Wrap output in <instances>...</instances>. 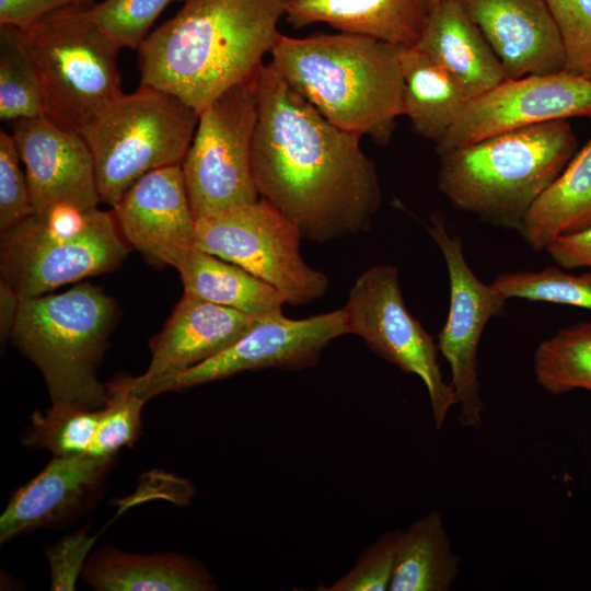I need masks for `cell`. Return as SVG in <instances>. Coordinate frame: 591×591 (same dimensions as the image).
<instances>
[{
  "mask_svg": "<svg viewBox=\"0 0 591 591\" xmlns=\"http://www.w3.org/2000/svg\"><path fill=\"white\" fill-rule=\"evenodd\" d=\"M253 174L259 197L317 243L368 231L382 202L361 136L325 118L273 66L256 73Z\"/></svg>",
  "mask_w": 591,
  "mask_h": 591,
  "instance_id": "cell-1",
  "label": "cell"
},
{
  "mask_svg": "<svg viewBox=\"0 0 591 591\" xmlns=\"http://www.w3.org/2000/svg\"><path fill=\"white\" fill-rule=\"evenodd\" d=\"M285 12L286 0H184L138 49L141 84L200 113L257 73Z\"/></svg>",
  "mask_w": 591,
  "mask_h": 591,
  "instance_id": "cell-2",
  "label": "cell"
},
{
  "mask_svg": "<svg viewBox=\"0 0 591 591\" xmlns=\"http://www.w3.org/2000/svg\"><path fill=\"white\" fill-rule=\"evenodd\" d=\"M273 66L337 127L385 144L403 115L404 81L397 46L338 33L280 34Z\"/></svg>",
  "mask_w": 591,
  "mask_h": 591,
  "instance_id": "cell-3",
  "label": "cell"
},
{
  "mask_svg": "<svg viewBox=\"0 0 591 591\" xmlns=\"http://www.w3.org/2000/svg\"><path fill=\"white\" fill-rule=\"evenodd\" d=\"M577 147L568 120L501 132L441 154L438 188L455 208L519 231Z\"/></svg>",
  "mask_w": 591,
  "mask_h": 591,
  "instance_id": "cell-4",
  "label": "cell"
},
{
  "mask_svg": "<svg viewBox=\"0 0 591 591\" xmlns=\"http://www.w3.org/2000/svg\"><path fill=\"white\" fill-rule=\"evenodd\" d=\"M118 318V304L83 282L57 294L20 298L10 338L42 372L51 404L100 409L107 387L97 369Z\"/></svg>",
  "mask_w": 591,
  "mask_h": 591,
  "instance_id": "cell-5",
  "label": "cell"
},
{
  "mask_svg": "<svg viewBox=\"0 0 591 591\" xmlns=\"http://www.w3.org/2000/svg\"><path fill=\"white\" fill-rule=\"evenodd\" d=\"M91 4L19 27L39 74L45 115L79 134L125 94L117 65L121 47L95 24Z\"/></svg>",
  "mask_w": 591,
  "mask_h": 591,
  "instance_id": "cell-6",
  "label": "cell"
},
{
  "mask_svg": "<svg viewBox=\"0 0 591 591\" xmlns=\"http://www.w3.org/2000/svg\"><path fill=\"white\" fill-rule=\"evenodd\" d=\"M113 211L56 205L1 233L0 268L19 298L117 269L128 255Z\"/></svg>",
  "mask_w": 591,
  "mask_h": 591,
  "instance_id": "cell-7",
  "label": "cell"
},
{
  "mask_svg": "<svg viewBox=\"0 0 591 591\" xmlns=\"http://www.w3.org/2000/svg\"><path fill=\"white\" fill-rule=\"evenodd\" d=\"M199 113L179 97L140 84L81 132L92 153L100 200L112 208L147 173L182 164Z\"/></svg>",
  "mask_w": 591,
  "mask_h": 591,
  "instance_id": "cell-8",
  "label": "cell"
},
{
  "mask_svg": "<svg viewBox=\"0 0 591 591\" xmlns=\"http://www.w3.org/2000/svg\"><path fill=\"white\" fill-rule=\"evenodd\" d=\"M257 118L256 74L199 113L182 162L196 220L260 198L252 164Z\"/></svg>",
  "mask_w": 591,
  "mask_h": 591,
  "instance_id": "cell-9",
  "label": "cell"
},
{
  "mask_svg": "<svg viewBox=\"0 0 591 591\" xmlns=\"http://www.w3.org/2000/svg\"><path fill=\"white\" fill-rule=\"evenodd\" d=\"M299 228L264 199L196 220V246L274 287L286 303L321 299L327 276L303 259Z\"/></svg>",
  "mask_w": 591,
  "mask_h": 591,
  "instance_id": "cell-10",
  "label": "cell"
},
{
  "mask_svg": "<svg viewBox=\"0 0 591 591\" xmlns=\"http://www.w3.org/2000/svg\"><path fill=\"white\" fill-rule=\"evenodd\" d=\"M349 334L362 338L384 360L424 382L437 429L443 426L450 408L457 404L439 363L433 337L407 309L397 268L381 264L364 270L354 282L343 308Z\"/></svg>",
  "mask_w": 591,
  "mask_h": 591,
  "instance_id": "cell-11",
  "label": "cell"
},
{
  "mask_svg": "<svg viewBox=\"0 0 591 591\" xmlns=\"http://www.w3.org/2000/svg\"><path fill=\"white\" fill-rule=\"evenodd\" d=\"M427 229L443 255L450 281L449 313L437 345L450 366V384L460 407L459 420L465 427L476 428L484 412L477 349L486 324L503 311L508 299L474 274L461 240L449 233L443 218L432 216Z\"/></svg>",
  "mask_w": 591,
  "mask_h": 591,
  "instance_id": "cell-12",
  "label": "cell"
},
{
  "mask_svg": "<svg viewBox=\"0 0 591 591\" xmlns=\"http://www.w3.org/2000/svg\"><path fill=\"white\" fill-rule=\"evenodd\" d=\"M571 117H591V79L559 71L506 79L467 102L445 135L439 155L488 137Z\"/></svg>",
  "mask_w": 591,
  "mask_h": 591,
  "instance_id": "cell-13",
  "label": "cell"
},
{
  "mask_svg": "<svg viewBox=\"0 0 591 591\" xmlns=\"http://www.w3.org/2000/svg\"><path fill=\"white\" fill-rule=\"evenodd\" d=\"M345 334L349 332L344 309L300 320L289 318L282 313L255 318L248 332L231 347L161 383L153 389L150 398L243 371L313 367L325 347Z\"/></svg>",
  "mask_w": 591,
  "mask_h": 591,
  "instance_id": "cell-14",
  "label": "cell"
},
{
  "mask_svg": "<svg viewBox=\"0 0 591 591\" xmlns=\"http://www.w3.org/2000/svg\"><path fill=\"white\" fill-rule=\"evenodd\" d=\"M112 211L126 243L154 265L177 268L196 247V218L182 164L143 175Z\"/></svg>",
  "mask_w": 591,
  "mask_h": 591,
  "instance_id": "cell-15",
  "label": "cell"
},
{
  "mask_svg": "<svg viewBox=\"0 0 591 591\" xmlns=\"http://www.w3.org/2000/svg\"><path fill=\"white\" fill-rule=\"evenodd\" d=\"M25 166L35 211L56 205L85 210L100 200L94 162L81 134L57 125L45 114L10 121Z\"/></svg>",
  "mask_w": 591,
  "mask_h": 591,
  "instance_id": "cell-16",
  "label": "cell"
},
{
  "mask_svg": "<svg viewBox=\"0 0 591 591\" xmlns=\"http://www.w3.org/2000/svg\"><path fill=\"white\" fill-rule=\"evenodd\" d=\"M255 318L184 293L162 331L151 340V360L139 376H126L130 389L147 401L161 383L198 366L236 343Z\"/></svg>",
  "mask_w": 591,
  "mask_h": 591,
  "instance_id": "cell-17",
  "label": "cell"
},
{
  "mask_svg": "<svg viewBox=\"0 0 591 591\" xmlns=\"http://www.w3.org/2000/svg\"><path fill=\"white\" fill-rule=\"evenodd\" d=\"M116 456H54L18 488L0 518V542L57 526L78 515L97 496Z\"/></svg>",
  "mask_w": 591,
  "mask_h": 591,
  "instance_id": "cell-18",
  "label": "cell"
},
{
  "mask_svg": "<svg viewBox=\"0 0 591 591\" xmlns=\"http://www.w3.org/2000/svg\"><path fill=\"white\" fill-rule=\"evenodd\" d=\"M498 57L507 79L565 70L561 38L545 0H457Z\"/></svg>",
  "mask_w": 591,
  "mask_h": 591,
  "instance_id": "cell-19",
  "label": "cell"
},
{
  "mask_svg": "<svg viewBox=\"0 0 591 591\" xmlns=\"http://www.w3.org/2000/svg\"><path fill=\"white\" fill-rule=\"evenodd\" d=\"M416 48L448 70L468 101L507 79L498 57L457 0L430 9Z\"/></svg>",
  "mask_w": 591,
  "mask_h": 591,
  "instance_id": "cell-20",
  "label": "cell"
},
{
  "mask_svg": "<svg viewBox=\"0 0 591 591\" xmlns=\"http://www.w3.org/2000/svg\"><path fill=\"white\" fill-rule=\"evenodd\" d=\"M430 9L429 0H286L285 15L294 28L324 23L401 47L418 43Z\"/></svg>",
  "mask_w": 591,
  "mask_h": 591,
  "instance_id": "cell-21",
  "label": "cell"
},
{
  "mask_svg": "<svg viewBox=\"0 0 591 591\" xmlns=\"http://www.w3.org/2000/svg\"><path fill=\"white\" fill-rule=\"evenodd\" d=\"M99 591H215L212 573L179 553L141 555L104 547L89 556L82 575Z\"/></svg>",
  "mask_w": 591,
  "mask_h": 591,
  "instance_id": "cell-22",
  "label": "cell"
},
{
  "mask_svg": "<svg viewBox=\"0 0 591 591\" xmlns=\"http://www.w3.org/2000/svg\"><path fill=\"white\" fill-rule=\"evenodd\" d=\"M591 224V138L526 212L519 233L534 251Z\"/></svg>",
  "mask_w": 591,
  "mask_h": 591,
  "instance_id": "cell-23",
  "label": "cell"
},
{
  "mask_svg": "<svg viewBox=\"0 0 591 591\" xmlns=\"http://www.w3.org/2000/svg\"><path fill=\"white\" fill-rule=\"evenodd\" d=\"M404 81L403 115L421 137L438 141L468 102L456 79L415 46L397 47Z\"/></svg>",
  "mask_w": 591,
  "mask_h": 591,
  "instance_id": "cell-24",
  "label": "cell"
},
{
  "mask_svg": "<svg viewBox=\"0 0 591 591\" xmlns=\"http://www.w3.org/2000/svg\"><path fill=\"white\" fill-rule=\"evenodd\" d=\"M184 293L254 318L282 313V296L242 267L194 247L176 268Z\"/></svg>",
  "mask_w": 591,
  "mask_h": 591,
  "instance_id": "cell-25",
  "label": "cell"
},
{
  "mask_svg": "<svg viewBox=\"0 0 591 591\" xmlns=\"http://www.w3.org/2000/svg\"><path fill=\"white\" fill-rule=\"evenodd\" d=\"M459 557L438 511L399 531L390 591H448L457 576Z\"/></svg>",
  "mask_w": 591,
  "mask_h": 591,
  "instance_id": "cell-26",
  "label": "cell"
},
{
  "mask_svg": "<svg viewBox=\"0 0 591 591\" xmlns=\"http://www.w3.org/2000/svg\"><path fill=\"white\" fill-rule=\"evenodd\" d=\"M533 370L537 383L553 395L576 389L591 392V323H576L541 341Z\"/></svg>",
  "mask_w": 591,
  "mask_h": 591,
  "instance_id": "cell-27",
  "label": "cell"
},
{
  "mask_svg": "<svg viewBox=\"0 0 591 591\" xmlns=\"http://www.w3.org/2000/svg\"><path fill=\"white\" fill-rule=\"evenodd\" d=\"M42 114L39 74L20 28L0 25V118L12 121Z\"/></svg>",
  "mask_w": 591,
  "mask_h": 591,
  "instance_id": "cell-28",
  "label": "cell"
},
{
  "mask_svg": "<svg viewBox=\"0 0 591 591\" xmlns=\"http://www.w3.org/2000/svg\"><path fill=\"white\" fill-rule=\"evenodd\" d=\"M100 409L73 404H51L46 412H34L22 437L28 448L50 451L54 456L89 454Z\"/></svg>",
  "mask_w": 591,
  "mask_h": 591,
  "instance_id": "cell-29",
  "label": "cell"
},
{
  "mask_svg": "<svg viewBox=\"0 0 591 591\" xmlns=\"http://www.w3.org/2000/svg\"><path fill=\"white\" fill-rule=\"evenodd\" d=\"M491 285L507 299L520 298L591 310V270L571 275L557 267L505 273Z\"/></svg>",
  "mask_w": 591,
  "mask_h": 591,
  "instance_id": "cell-30",
  "label": "cell"
},
{
  "mask_svg": "<svg viewBox=\"0 0 591 591\" xmlns=\"http://www.w3.org/2000/svg\"><path fill=\"white\" fill-rule=\"evenodd\" d=\"M106 402L99 413L95 437L89 454L116 456L124 447H132L141 433V410L147 399L136 394L126 376L106 384Z\"/></svg>",
  "mask_w": 591,
  "mask_h": 591,
  "instance_id": "cell-31",
  "label": "cell"
},
{
  "mask_svg": "<svg viewBox=\"0 0 591 591\" xmlns=\"http://www.w3.org/2000/svg\"><path fill=\"white\" fill-rule=\"evenodd\" d=\"M178 0H102L90 5L95 24L121 48L139 49L163 10Z\"/></svg>",
  "mask_w": 591,
  "mask_h": 591,
  "instance_id": "cell-32",
  "label": "cell"
},
{
  "mask_svg": "<svg viewBox=\"0 0 591 591\" xmlns=\"http://www.w3.org/2000/svg\"><path fill=\"white\" fill-rule=\"evenodd\" d=\"M565 51V71L591 79V0H545Z\"/></svg>",
  "mask_w": 591,
  "mask_h": 591,
  "instance_id": "cell-33",
  "label": "cell"
},
{
  "mask_svg": "<svg viewBox=\"0 0 591 591\" xmlns=\"http://www.w3.org/2000/svg\"><path fill=\"white\" fill-rule=\"evenodd\" d=\"M12 134L0 130V231L18 225L34 213L26 173Z\"/></svg>",
  "mask_w": 591,
  "mask_h": 591,
  "instance_id": "cell-34",
  "label": "cell"
},
{
  "mask_svg": "<svg viewBox=\"0 0 591 591\" xmlns=\"http://www.w3.org/2000/svg\"><path fill=\"white\" fill-rule=\"evenodd\" d=\"M399 531L386 532L372 543L344 576L326 591H386L390 588Z\"/></svg>",
  "mask_w": 591,
  "mask_h": 591,
  "instance_id": "cell-35",
  "label": "cell"
},
{
  "mask_svg": "<svg viewBox=\"0 0 591 591\" xmlns=\"http://www.w3.org/2000/svg\"><path fill=\"white\" fill-rule=\"evenodd\" d=\"M95 538L88 534L85 526L45 548L50 569V590H76L77 580L82 575Z\"/></svg>",
  "mask_w": 591,
  "mask_h": 591,
  "instance_id": "cell-36",
  "label": "cell"
},
{
  "mask_svg": "<svg viewBox=\"0 0 591 591\" xmlns=\"http://www.w3.org/2000/svg\"><path fill=\"white\" fill-rule=\"evenodd\" d=\"M94 0H0V25L26 27L65 8L91 4Z\"/></svg>",
  "mask_w": 591,
  "mask_h": 591,
  "instance_id": "cell-37",
  "label": "cell"
},
{
  "mask_svg": "<svg viewBox=\"0 0 591 591\" xmlns=\"http://www.w3.org/2000/svg\"><path fill=\"white\" fill-rule=\"evenodd\" d=\"M545 251L561 268L591 269V224L580 231L556 237Z\"/></svg>",
  "mask_w": 591,
  "mask_h": 591,
  "instance_id": "cell-38",
  "label": "cell"
},
{
  "mask_svg": "<svg viewBox=\"0 0 591 591\" xmlns=\"http://www.w3.org/2000/svg\"><path fill=\"white\" fill-rule=\"evenodd\" d=\"M19 301L18 294L0 279V333L2 340L10 338Z\"/></svg>",
  "mask_w": 591,
  "mask_h": 591,
  "instance_id": "cell-39",
  "label": "cell"
},
{
  "mask_svg": "<svg viewBox=\"0 0 591 591\" xmlns=\"http://www.w3.org/2000/svg\"><path fill=\"white\" fill-rule=\"evenodd\" d=\"M440 1H442V0H429V2H430V8H432L433 5H436L437 3H439Z\"/></svg>",
  "mask_w": 591,
  "mask_h": 591,
  "instance_id": "cell-40",
  "label": "cell"
}]
</instances>
